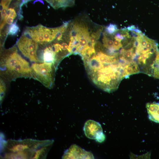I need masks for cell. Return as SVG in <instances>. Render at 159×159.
I'll list each match as a JSON object with an SVG mask.
<instances>
[{"instance_id": "cell-15", "label": "cell", "mask_w": 159, "mask_h": 159, "mask_svg": "<svg viewBox=\"0 0 159 159\" xmlns=\"http://www.w3.org/2000/svg\"><path fill=\"white\" fill-rule=\"evenodd\" d=\"M12 0H1L0 4L1 9H8V7Z\"/></svg>"}, {"instance_id": "cell-2", "label": "cell", "mask_w": 159, "mask_h": 159, "mask_svg": "<svg viewBox=\"0 0 159 159\" xmlns=\"http://www.w3.org/2000/svg\"><path fill=\"white\" fill-rule=\"evenodd\" d=\"M1 62L8 71L15 75L26 76L32 73L29 62L18 53L15 48L5 53L2 57Z\"/></svg>"}, {"instance_id": "cell-9", "label": "cell", "mask_w": 159, "mask_h": 159, "mask_svg": "<svg viewBox=\"0 0 159 159\" xmlns=\"http://www.w3.org/2000/svg\"><path fill=\"white\" fill-rule=\"evenodd\" d=\"M140 69L138 64L135 61L127 63L123 67V76L127 78L130 75L138 73Z\"/></svg>"}, {"instance_id": "cell-5", "label": "cell", "mask_w": 159, "mask_h": 159, "mask_svg": "<svg viewBox=\"0 0 159 159\" xmlns=\"http://www.w3.org/2000/svg\"><path fill=\"white\" fill-rule=\"evenodd\" d=\"M83 130L85 136L88 138L96 140L100 143L105 140L102 126L97 122L91 120H87L84 124Z\"/></svg>"}, {"instance_id": "cell-14", "label": "cell", "mask_w": 159, "mask_h": 159, "mask_svg": "<svg viewBox=\"0 0 159 159\" xmlns=\"http://www.w3.org/2000/svg\"><path fill=\"white\" fill-rule=\"evenodd\" d=\"M6 87L2 80H0V100L2 101L4 97L6 90Z\"/></svg>"}, {"instance_id": "cell-3", "label": "cell", "mask_w": 159, "mask_h": 159, "mask_svg": "<svg viewBox=\"0 0 159 159\" xmlns=\"http://www.w3.org/2000/svg\"><path fill=\"white\" fill-rule=\"evenodd\" d=\"M54 66L51 63L45 62L35 63L32 66V72L36 79L49 87L53 82Z\"/></svg>"}, {"instance_id": "cell-4", "label": "cell", "mask_w": 159, "mask_h": 159, "mask_svg": "<svg viewBox=\"0 0 159 159\" xmlns=\"http://www.w3.org/2000/svg\"><path fill=\"white\" fill-rule=\"evenodd\" d=\"M17 45L23 55L30 60L35 62L39 61L37 54L38 47L37 42L23 35L18 40Z\"/></svg>"}, {"instance_id": "cell-8", "label": "cell", "mask_w": 159, "mask_h": 159, "mask_svg": "<svg viewBox=\"0 0 159 159\" xmlns=\"http://www.w3.org/2000/svg\"><path fill=\"white\" fill-rule=\"evenodd\" d=\"M146 108L149 119L153 122L159 123V104L156 102H148Z\"/></svg>"}, {"instance_id": "cell-11", "label": "cell", "mask_w": 159, "mask_h": 159, "mask_svg": "<svg viewBox=\"0 0 159 159\" xmlns=\"http://www.w3.org/2000/svg\"><path fill=\"white\" fill-rule=\"evenodd\" d=\"M150 76L159 79V53L152 66Z\"/></svg>"}, {"instance_id": "cell-13", "label": "cell", "mask_w": 159, "mask_h": 159, "mask_svg": "<svg viewBox=\"0 0 159 159\" xmlns=\"http://www.w3.org/2000/svg\"><path fill=\"white\" fill-rule=\"evenodd\" d=\"M117 30V26L114 24H110L105 29V31L108 33L112 34L115 33Z\"/></svg>"}, {"instance_id": "cell-10", "label": "cell", "mask_w": 159, "mask_h": 159, "mask_svg": "<svg viewBox=\"0 0 159 159\" xmlns=\"http://www.w3.org/2000/svg\"><path fill=\"white\" fill-rule=\"evenodd\" d=\"M47 1L55 9L72 6L74 3V0H48Z\"/></svg>"}, {"instance_id": "cell-16", "label": "cell", "mask_w": 159, "mask_h": 159, "mask_svg": "<svg viewBox=\"0 0 159 159\" xmlns=\"http://www.w3.org/2000/svg\"><path fill=\"white\" fill-rule=\"evenodd\" d=\"M25 0V1H28V0ZM47 0V1L48 0Z\"/></svg>"}, {"instance_id": "cell-17", "label": "cell", "mask_w": 159, "mask_h": 159, "mask_svg": "<svg viewBox=\"0 0 159 159\" xmlns=\"http://www.w3.org/2000/svg\"><path fill=\"white\" fill-rule=\"evenodd\" d=\"M158 50H159V49H158Z\"/></svg>"}, {"instance_id": "cell-6", "label": "cell", "mask_w": 159, "mask_h": 159, "mask_svg": "<svg viewBox=\"0 0 159 159\" xmlns=\"http://www.w3.org/2000/svg\"><path fill=\"white\" fill-rule=\"evenodd\" d=\"M63 159H94L93 154L76 144L72 145L64 152Z\"/></svg>"}, {"instance_id": "cell-7", "label": "cell", "mask_w": 159, "mask_h": 159, "mask_svg": "<svg viewBox=\"0 0 159 159\" xmlns=\"http://www.w3.org/2000/svg\"><path fill=\"white\" fill-rule=\"evenodd\" d=\"M42 58L44 62L51 63L54 65L61 59L54 51L53 45L47 47L44 50Z\"/></svg>"}, {"instance_id": "cell-12", "label": "cell", "mask_w": 159, "mask_h": 159, "mask_svg": "<svg viewBox=\"0 0 159 159\" xmlns=\"http://www.w3.org/2000/svg\"><path fill=\"white\" fill-rule=\"evenodd\" d=\"M19 30V27L16 22L11 25L9 30L8 34L11 35H15L17 34Z\"/></svg>"}, {"instance_id": "cell-1", "label": "cell", "mask_w": 159, "mask_h": 159, "mask_svg": "<svg viewBox=\"0 0 159 159\" xmlns=\"http://www.w3.org/2000/svg\"><path fill=\"white\" fill-rule=\"evenodd\" d=\"M54 141L32 139L8 140L4 150L7 159L45 158Z\"/></svg>"}]
</instances>
